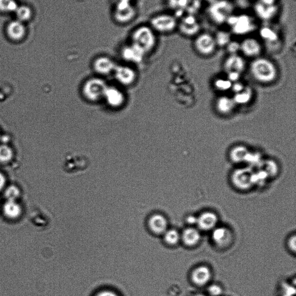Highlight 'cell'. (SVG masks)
<instances>
[{"mask_svg": "<svg viewBox=\"0 0 296 296\" xmlns=\"http://www.w3.org/2000/svg\"><path fill=\"white\" fill-rule=\"evenodd\" d=\"M193 47L195 52L204 57L213 55L217 49L214 36L210 32H200L195 37Z\"/></svg>", "mask_w": 296, "mask_h": 296, "instance_id": "obj_7", "label": "cell"}, {"mask_svg": "<svg viewBox=\"0 0 296 296\" xmlns=\"http://www.w3.org/2000/svg\"><path fill=\"white\" fill-rule=\"evenodd\" d=\"M259 35L262 39L268 43H273L278 40V35L273 29L269 27H264L260 29Z\"/></svg>", "mask_w": 296, "mask_h": 296, "instance_id": "obj_24", "label": "cell"}, {"mask_svg": "<svg viewBox=\"0 0 296 296\" xmlns=\"http://www.w3.org/2000/svg\"><path fill=\"white\" fill-rule=\"evenodd\" d=\"M13 155L11 149L6 145L0 146V161L5 162L10 161Z\"/></svg>", "mask_w": 296, "mask_h": 296, "instance_id": "obj_29", "label": "cell"}, {"mask_svg": "<svg viewBox=\"0 0 296 296\" xmlns=\"http://www.w3.org/2000/svg\"><path fill=\"white\" fill-rule=\"evenodd\" d=\"M256 15L262 20H270L276 15L278 12V7L276 4L274 5H267L261 2L257 3L254 6Z\"/></svg>", "mask_w": 296, "mask_h": 296, "instance_id": "obj_18", "label": "cell"}, {"mask_svg": "<svg viewBox=\"0 0 296 296\" xmlns=\"http://www.w3.org/2000/svg\"><path fill=\"white\" fill-rule=\"evenodd\" d=\"M260 2L267 4V5H274L276 0H260Z\"/></svg>", "mask_w": 296, "mask_h": 296, "instance_id": "obj_39", "label": "cell"}, {"mask_svg": "<svg viewBox=\"0 0 296 296\" xmlns=\"http://www.w3.org/2000/svg\"><path fill=\"white\" fill-rule=\"evenodd\" d=\"M120 1L136 3L138 0H120Z\"/></svg>", "mask_w": 296, "mask_h": 296, "instance_id": "obj_40", "label": "cell"}, {"mask_svg": "<svg viewBox=\"0 0 296 296\" xmlns=\"http://www.w3.org/2000/svg\"><path fill=\"white\" fill-rule=\"evenodd\" d=\"M200 24L193 14L183 16L178 20L177 30L180 34L186 37H193L200 32Z\"/></svg>", "mask_w": 296, "mask_h": 296, "instance_id": "obj_9", "label": "cell"}, {"mask_svg": "<svg viewBox=\"0 0 296 296\" xmlns=\"http://www.w3.org/2000/svg\"><path fill=\"white\" fill-rule=\"evenodd\" d=\"M231 28L232 32L237 36H245L255 31L257 25L251 16L248 14L232 15L226 23Z\"/></svg>", "mask_w": 296, "mask_h": 296, "instance_id": "obj_6", "label": "cell"}, {"mask_svg": "<svg viewBox=\"0 0 296 296\" xmlns=\"http://www.w3.org/2000/svg\"><path fill=\"white\" fill-rule=\"evenodd\" d=\"M253 174L249 169L236 170L232 176L233 185L241 190H246L251 188L254 185Z\"/></svg>", "mask_w": 296, "mask_h": 296, "instance_id": "obj_11", "label": "cell"}, {"mask_svg": "<svg viewBox=\"0 0 296 296\" xmlns=\"http://www.w3.org/2000/svg\"><path fill=\"white\" fill-rule=\"evenodd\" d=\"M251 72L257 81L268 83L272 82L277 76V69L274 62L265 57H258L251 62Z\"/></svg>", "mask_w": 296, "mask_h": 296, "instance_id": "obj_4", "label": "cell"}, {"mask_svg": "<svg viewBox=\"0 0 296 296\" xmlns=\"http://www.w3.org/2000/svg\"><path fill=\"white\" fill-rule=\"evenodd\" d=\"M212 278V272L209 267L200 265L191 271L190 280L195 286L203 287L209 284Z\"/></svg>", "mask_w": 296, "mask_h": 296, "instance_id": "obj_13", "label": "cell"}, {"mask_svg": "<svg viewBox=\"0 0 296 296\" xmlns=\"http://www.w3.org/2000/svg\"><path fill=\"white\" fill-rule=\"evenodd\" d=\"M162 237L164 243L169 247H177L181 243V233L177 229L169 228Z\"/></svg>", "mask_w": 296, "mask_h": 296, "instance_id": "obj_21", "label": "cell"}, {"mask_svg": "<svg viewBox=\"0 0 296 296\" xmlns=\"http://www.w3.org/2000/svg\"><path fill=\"white\" fill-rule=\"evenodd\" d=\"M187 222L189 224H195L196 225L197 222V217H195L192 215H190L186 218Z\"/></svg>", "mask_w": 296, "mask_h": 296, "instance_id": "obj_37", "label": "cell"}, {"mask_svg": "<svg viewBox=\"0 0 296 296\" xmlns=\"http://www.w3.org/2000/svg\"><path fill=\"white\" fill-rule=\"evenodd\" d=\"M15 13L17 20L22 23L30 19L32 15L30 8L26 6H18Z\"/></svg>", "mask_w": 296, "mask_h": 296, "instance_id": "obj_26", "label": "cell"}, {"mask_svg": "<svg viewBox=\"0 0 296 296\" xmlns=\"http://www.w3.org/2000/svg\"><path fill=\"white\" fill-rule=\"evenodd\" d=\"M18 6L16 0H0V11L15 13Z\"/></svg>", "mask_w": 296, "mask_h": 296, "instance_id": "obj_28", "label": "cell"}, {"mask_svg": "<svg viewBox=\"0 0 296 296\" xmlns=\"http://www.w3.org/2000/svg\"><path fill=\"white\" fill-rule=\"evenodd\" d=\"M110 15L112 22L116 25L126 27L138 17V7L135 3L112 0Z\"/></svg>", "mask_w": 296, "mask_h": 296, "instance_id": "obj_2", "label": "cell"}, {"mask_svg": "<svg viewBox=\"0 0 296 296\" xmlns=\"http://www.w3.org/2000/svg\"><path fill=\"white\" fill-rule=\"evenodd\" d=\"M127 41L148 56L156 51L159 43L158 36L148 23H141L133 27L129 32Z\"/></svg>", "mask_w": 296, "mask_h": 296, "instance_id": "obj_1", "label": "cell"}, {"mask_svg": "<svg viewBox=\"0 0 296 296\" xmlns=\"http://www.w3.org/2000/svg\"><path fill=\"white\" fill-rule=\"evenodd\" d=\"M6 183V179L3 176V175L0 173V190H1L4 185H5Z\"/></svg>", "mask_w": 296, "mask_h": 296, "instance_id": "obj_38", "label": "cell"}, {"mask_svg": "<svg viewBox=\"0 0 296 296\" xmlns=\"http://www.w3.org/2000/svg\"><path fill=\"white\" fill-rule=\"evenodd\" d=\"M216 86L218 87L219 89L222 90H227L231 87V81H224L223 79H219L218 81L216 82Z\"/></svg>", "mask_w": 296, "mask_h": 296, "instance_id": "obj_35", "label": "cell"}, {"mask_svg": "<svg viewBox=\"0 0 296 296\" xmlns=\"http://www.w3.org/2000/svg\"><path fill=\"white\" fill-rule=\"evenodd\" d=\"M4 212L7 217L10 219H16L22 213V208L16 201H8L4 204Z\"/></svg>", "mask_w": 296, "mask_h": 296, "instance_id": "obj_22", "label": "cell"}, {"mask_svg": "<svg viewBox=\"0 0 296 296\" xmlns=\"http://www.w3.org/2000/svg\"><path fill=\"white\" fill-rule=\"evenodd\" d=\"M245 68V62L243 57L238 54L229 55L224 62V68L228 74H240L243 72Z\"/></svg>", "mask_w": 296, "mask_h": 296, "instance_id": "obj_17", "label": "cell"}, {"mask_svg": "<svg viewBox=\"0 0 296 296\" xmlns=\"http://www.w3.org/2000/svg\"><path fill=\"white\" fill-rule=\"evenodd\" d=\"M218 216L214 212L204 211L197 217L196 225L200 231L212 232L217 227Z\"/></svg>", "mask_w": 296, "mask_h": 296, "instance_id": "obj_15", "label": "cell"}, {"mask_svg": "<svg viewBox=\"0 0 296 296\" xmlns=\"http://www.w3.org/2000/svg\"><path fill=\"white\" fill-rule=\"evenodd\" d=\"M234 100L226 97H221L217 103V108L219 111L223 114L232 111L235 105Z\"/></svg>", "mask_w": 296, "mask_h": 296, "instance_id": "obj_25", "label": "cell"}, {"mask_svg": "<svg viewBox=\"0 0 296 296\" xmlns=\"http://www.w3.org/2000/svg\"><path fill=\"white\" fill-rule=\"evenodd\" d=\"M250 98H251V94L248 91H246V92L245 91V92L238 93L234 101L235 103L243 104L247 103Z\"/></svg>", "mask_w": 296, "mask_h": 296, "instance_id": "obj_33", "label": "cell"}, {"mask_svg": "<svg viewBox=\"0 0 296 296\" xmlns=\"http://www.w3.org/2000/svg\"><path fill=\"white\" fill-rule=\"evenodd\" d=\"M215 43L217 47H226L227 45L232 41L231 32L226 30H219L214 35Z\"/></svg>", "mask_w": 296, "mask_h": 296, "instance_id": "obj_23", "label": "cell"}, {"mask_svg": "<svg viewBox=\"0 0 296 296\" xmlns=\"http://www.w3.org/2000/svg\"><path fill=\"white\" fill-rule=\"evenodd\" d=\"M147 23L158 36H167L177 30L178 20L175 15L161 12L153 14Z\"/></svg>", "mask_w": 296, "mask_h": 296, "instance_id": "obj_3", "label": "cell"}, {"mask_svg": "<svg viewBox=\"0 0 296 296\" xmlns=\"http://www.w3.org/2000/svg\"><path fill=\"white\" fill-rule=\"evenodd\" d=\"M262 51V45L259 40L254 37H247L240 43V52L248 57L256 58Z\"/></svg>", "mask_w": 296, "mask_h": 296, "instance_id": "obj_14", "label": "cell"}, {"mask_svg": "<svg viewBox=\"0 0 296 296\" xmlns=\"http://www.w3.org/2000/svg\"><path fill=\"white\" fill-rule=\"evenodd\" d=\"M119 53L124 60L134 63H139L148 56L141 49L127 40L120 44Z\"/></svg>", "mask_w": 296, "mask_h": 296, "instance_id": "obj_8", "label": "cell"}, {"mask_svg": "<svg viewBox=\"0 0 296 296\" xmlns=\"http://www.w3.org/2000/svg\"><path fill=\"white\" fill-rule=\"evenodd\" d=\"M7 32L10 39L18 41L23 38L26 34V28L22 22L18 20H14L8 24Z\"/></svg>", "mask_w": 296, "mask_h": 296, "instance_id": "obj_19", "label": "cell"}, {"mask_svg": "<svg viewBox=\"0 0 296 296\" xmlns=\"http://www.w3.org/2000/svg\"><path fill=\"white\" fill-rule=\"evenodd\" d=\"M205 1L209 2L210 3H212V2L215 1V0H205Z\"/></svg>", "mask_w": 296, "mask_h": 296, "instance_id": "obj_41", "label": "cell"}, {"mask_svg": "<svg viewBox=\"0 0 296 296\" xmlns=\"http://www.w3.org/2000/svg\"><path fill=\"white\" fill-rule=\"evenodd\" d=\"M20 194V191L17 187L11 186L6 190L5 195L8 201H16Z\"/></svg>", "mask_w": 296, "mask_h": 296, "instance_id": "obj_30", "label": "cell"}, {"mask_svg": "<svg viewBox=\"0 0 296 296\" xmlns=\"http://www.w3.org/2000/svg\"><path fill=\"white\" fill-rule=\"evenodd\" d=\"M148 231L155 236H162L168 230L169 221L163 214L153 213L150 215L147 220Z\"/></svg>", "mask_w": 296, "mask_h": 296, "instance_id": "obj_10", "label": "cell"}, {"mask_svg": "<svg viewBox=\"0 0 296 296\" xmlns=\"http://www.w3.org/2000/svg\"><path fill=\"white\" fill-rule=\"evenodd\" d=\"M287 247H288L290 251L294 253H295L296 237L295 235L291 236L287 241Z\"/></svg>", "mask_w": 296, "mask_h": 296, "instance_id": "obj_36", "label": "cell"}, {"mask_svg": "<svg viewBox=\"0 0 296 296\" xmlns=\"http://www.w3.org/2000/svg\"><path fill=\"white\" fill-rule=\"evenodd\" d=\"M227 51L230 55H235L240 52V43L236 41H231L226 47Z\"/></svg>", "mask_w": 296, "mask_h": 296, "instance_id": "obj_31", "label": "cell"}, {"mask_svg": "<svg viewBox=\"0 0 296 296\" xmlns=\"http://www.w3.org/2000/svg\"><path fill=\"white\" fill-rule=\"evenodd\" d=\"M234 6L229 0H215L210 3L207 15L211 22L216 25H222L233 14Z\"/></svg>", "mask_w": 296, "mask_h": 296, "instance_id": "obj_5", "label": "cell"}, {"mask_svg": "<svg viewBox=\"0 0 296 296\" xmlns=\"http://www.w3.org/2000/svg\"><path fill=\"white\" fill-rule=\"evenodd\" d=\"M94 296H120L119 294L114 290L104 289L100 290Z\"/></svg>", "mask_w": 296, "mask_h": 296, "instance_id": "obj_34", "label": "cell"}, {"mask_svg": "<svg viewBox=\"0 0 296 296\" xmlns=\"http://www.w3.org/2000/svg\"><path fill=\"white\" fill-rule=\"evenodd\" d=\"M211 239L216 247L226 248L233 243V235L230 229L217 226L212 231Z\"/></svg>", "mask_w": 296, "mask_h": 296, "instance_id": "obj_12", "label": "cell"}, {"mask_svg": "<svg viewBox=\"0 0 296 296\" xmlns=\"http://www.w3.org/2000/svg\"><path fill=\"white\" fill-rule=\"evenodd\" d=\"M208 293L210 296H220L223 294L222 287L218 284H212L208 286Z\"/></svg>", "mask_w": 296, "mask_h": 296, "instance_id": "obj_32", "label": "cell"}, {"mask_svg": "<svg viewBox=\"0 0 296 296\" xmlns=\"http://www.w3.org/2000/svg\"><path fill=\"white\" fill-rule=\"evenodd\" d=\"M248 153L247 148L244 147H237L233 149L231 152V158L235 162L243 161L245 160Z\"/></svg>", "mask_w": 296, "mask_h": 296, "instance_id": "obj_27", "label": "cell"}, {"mask_svg": "<svg viewBox=\"0 0 296 296\" xmlns=\"http://www.w3.org/2000/svg\"><path fill=\"white\" fill-rule=\"evenodd\" d=\"M94 68L99 72H109L115 67L114 60L107 55H100L95 58L93 61Z\"/></svg>", "mask_w": 296, "mask_h": 296, "instance_id": "obj_20", "label": "cell"}, {"mask_svg": "<svg viewBox=\"0 0 296 296\" xmlns=\"http://www.w3.org/2000/svg\"><path fill=\"white\" fill-rule=\"evenodd\" d=\"M201 240V233L198 228L193 226L185 228L181 233V243L187 248L196 247Z\"/></svg>", "mask_w": 296, "mask_h": 296, "instance_id": "obj_16", "label": "cell"}]
</instances>
